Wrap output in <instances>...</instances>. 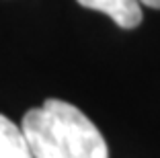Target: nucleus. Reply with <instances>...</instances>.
Listing matches in <instances>:
<instances>
[{
    "instance_id": "nucleus-1",
    "label": "nucleus",
    "mask_w": 160,
    "mask_h": 158,
    "mask_svg": "<svg viewBox=\"0 0 160 158\" xmlns=\"http://www.w3.org/2000/svg\"><path fill=\"white\" fill-rule=\"evenodd\" d=\"M35 158H109L99 127L72 103L45 99L29 109L21 123Z\"/></svg>"
},
{
    "instance_id": "nucleus-2",
    "label": "nucleus",
    "mask_w": 160,
    "mask_h": 158,
    "mask_svg": "<svg viewBox=\"0 0 160 158\" xmlns=\"http://www.w3.org/2000/svg\"><path fill=\"white\" fill-rule=\"evenodd\" d=\"M76 2L80 6L105 13L121 29H133L142 23V8L138 0H76Z\"/></svg>"
},
{
    "instance_id": "nucleus-3",
    "label": "nucleus",
    "mask_w": 160,
    "mask_h": 158,
    "mask_svg": "<svg viewBox=\"0 0 160 158\" xmlns=\"http://www.w3.org/2000/svg\"><path fill=\"white\" fill-rule=\"evenodd\" d=\"M0 158H35L23 130L0 113Z\"/></svg>"
},
{
    "instance_id": "nucleus-4",
    "label": "nucleus",
    "mask_w": 160,
    "mask_h": 158,
    "mask_svg": "<svg viewBox=\"0 0 160 158\" xmlns=\"http://www.w3.org/2000/svg\"><path fill=\"white\" fill-rule=\"evenodd\" d=\"M140 4L150 6V8H160V0H138Z\"/></svg>"
}]
</instances>
